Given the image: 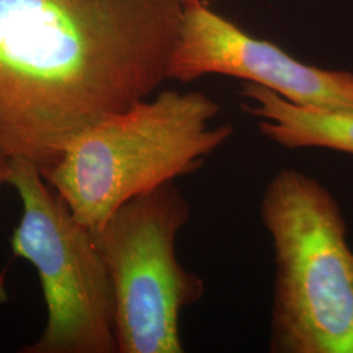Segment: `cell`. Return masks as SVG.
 I'll return each instance as SVG.
<instances>
[{
  "label": "cell",
  "instance_id": "obj_1",
  "mask_svg": "<svg viewBox=\"0 0 353 353\" xmlns=\"http://www.w3.org/2000/svg\"><path fill=\"white\" fill-rule=\"evenodd\" d=\"M185 0H0V157L42 176L168 80Z\"/></svg>",
  "mask_w": 353,
  "mask_h": 353
},
{
  "label": "cell",
  "instance_id": "obj_2",
  "mask_svg": "<svg viewBox=\"0 0 353 353\" xmlns=\"http://www.w3.org/2000/svg\"><path fill=\"white\" fill-rule=\"evenodd\" d=\"M219 112L203 92L165 89L83 131L43 178L94 230L131 198L198 172L233 134L212 125Z\"/></svg>",
  "mask_w": 353,
  "mask_h": 353
},
{
  "label": "cell",
  "instance_id": "obj_3",
  "mask_svg": "<svg viewBox=\"0 0 353 353\" xmlns=\"http://www.w3.org/2000/svg\"><path fill=\"white\" fill-rule=\"evenodd\" d=\"M259 214L274 249L271 353H353V252L341 205L318 179L281 169Z\"/></svg>",
  "mask_w": 353,
  "mask_h": 353
},
{
  "label": "cell",
  "instance_id": "obj_4",
  "mask_svg": "<svg viewBox=\"0 0 353 353\" xmlns=\"http://www.w3.org/2000/svg\"><path fill=\"white\" fill-rule=\"evenodd\" d=\"M191 208L169 181L131 198L92 230L113 287L118 353H182L179 319L205 284L181 265L179 232Z\"/></svg>",
  "mask_w": 353,
  "mask_h": 353
},
{
  "label": "cell",
  "instance_id": "obj_5",
  "mask_svg": "<svg viewBox=\"0 0 353 353\" xmlns=\"http://www.w3.org/2000/svg\"><path fill=\"white\" fill-rule=\"evenodd\" d=\"M7 183L23 204L11 249L37 270L48 307L42 335L21 352H118L113 287L92 230L36 165L11 160Z\"/></svg>",
  "mask_w": 353,
  "mask_h": 353
},
{
  "label": "cell",
  "instance_id": "obj_6",
  "mask_svg": "<svg viewBox=\"0 0 353 353\" xmlns=\"http://www.w3.org/2000/svg\"><path fill=\"white\" fill-rule=\"evenodd\" d=\"M207 75L237 77L287 101L353 112V74L303 63L275 43L255 38L202 0H185L168 80L190 83Z\"/></svg>",
  "mask_w": 353,
  "mask_h": 353
},
{
  "label": "cell",
  "instance_id": "obj_7",
  "mask_svg": "<svg viewBox=\"0 0 353 353\" xmlns=\"http://www.w3.org/2000/svg\"><path fill=\"white\" fill-rule=\"evenodd\" d=\"M241 96L261 134L280 147L353 153V112L300 106L252 83H243Z\"/></svg>",
  "mask_w": 353,
  "mask_h": 353
},
{
  "label": "cell",
  "instance_id": "obj_8",
  "mask_svg": "<svg viewBox=\"0 0 353 353\" xmlns=\"http://www.w3.org/2000/svg\"><path fill=\"white\" fill-rule=\"evenodd\" d=\"M8 174H10V160L0 157V186L3 183H7Z\"/></svg>",
  "mask_w": 353,
  "mask_h": 353
}]
</instances>
